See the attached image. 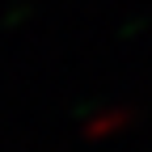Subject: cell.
Listing matches in <instances>:
<instances>
[{"mask_svg": "<svg viewBox=\"0 0 152 152\" xmlns=\"http://www.w3.org/2000/svg\"><path fill=\"white\" fill-rule=\"evenodd\" d=\"M127 123H131L127 110H110V114H102V118H93V123L85 127V140H110V135H118Z\"/></svg>", "mask_w": 152, "mask_h": 152, "instance_id": "cell-1", "label": "cell"}]
</instances>
